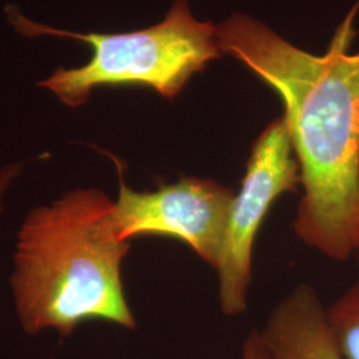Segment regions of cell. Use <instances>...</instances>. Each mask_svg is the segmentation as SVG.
<instances>
[{"label":"cell","mask_w":359,"mask_h":359,"mask_svg":"<svg viewBox=\"0 0 359 359\" xmlns=\"http://www.w3.org/2000/svg\"><path fill=\"white\" fill-rule=\"evenodd\" d=\"M353 35L348 19L317 56L246 15L217 26L221 52L283 100L304 189L295 234L339 261L359 249V51L347 53Z\"/></svg>","instance_id":"6da1fadb"},{"label":"cell","mask_w":359,"mask_h":359,"mask_svg":"<svg viewBox=\"0 0 359 359\" xmlns=\"http://www.w3.org/2000/svg\"><path fill=\"white\" fill-rule=\"evenodd\" d=\"M114 205L102 191L80 189L28 215L11 278L27 333L52 327L69 335L92 320L136 327L121 283L130 244L116 237Z\"/></svg>","instance_id":"7a4b0ae2"},{"label":"cell","mask_w":359,"mask_h":359,"mask_svg":"<svg viewBox=\"0 0 359 359\" xmlns=\"http://www.w3.org/2000/svg\"><path fill=\"white\" fill-rule=\"evenodd\" d=\"M7 13L16 31L26 36L76 39L90 46L87 65L59 68L39 83L71 108L87 103L92 90L100 87H147L173 99L193 75L222 53L217 26L197 20L187 0H176L158 25L123 34L71 32L35 23L13 7Z\"/></svg>","instance_id":"3957f363"},{"label":"cell","mask_w":359,"mask_h":359,"mask_svg":"<svg viewBox=\"0 0 359 359\" xmlns=\"http://www.w3.org/2000/svg\"><path fill=\"white\" fill-rule=\"evenodd\" d=\"M301 185V170L283 117L258 136L246 163L240 192L234 194L217 265L219 302L228 316L248 308L252 252L257 234L273 203Z\"/></svg>","instance_id":"277c9868"},{"label":"cell","mask_w":359,"mask_h":359,"mask_svg":"<svg viewBox=\"0 0 359 359\" xmlns=\"http://www.w3.org/2000/svg\"><path fill=\"white\" fill-rule=\"evenodd\" d=\"M234 192L210 179L182 177L154 192H137L120 181L112 210L116 237L129 243L140 236L177 238L217 269Z\"/></svg>","instance_id":"5b68a950"},{"label":"cell","mask_w":359,"mask_h":359,"mask_svg":"<svg viewBox=\"0 0 359 359\" xmlns=\"http://www.w3.org/2000/svg\"><path fill=\"white\" fill-rule=\"evenodd\" d=\"M261 335L273 359H341L326 310L310 286H298L283 299Z\"/></svg>","instance_id":"8992f818"},{"label":"cell","mask_w":359,"mask_h":359,"mask_svg":"<svg viewBox=\"0 0 359 359\" xmlns=\"http://www.w3.org/2000/svg\"><path fill=\"white\" fill-rule=\"evenodd\" d=\"M326 318L339 358L359 359V306L332 305Z\"/></svg>","instance_id":"52a82bcc"},{"label":"cell","mask_w":359,"mask_h":359,"mask_svg":"<svg viewBox=\"0 0 359 359\" xmlns=\"http://www.w3.org/2000/svg\"><path fill=\"white\" fill-rule=\"evenodd\" d=\"M243 359H273L264 344L261 332L253 330L246 337L243 345Z\"/></svg>","instance_id":"ba28073f"},{"label":"cell","mask_w":359,"mask_h":359,"mask_svg":"<svg viewBox=\"0 0 359 359\" xmlns=\"http://www.w3.org/2000/svg\"><path fill=\"white\" fill-rule=\"evenodd\" d=\"M20 170H22V165L19 163L0 169V210H1V200H3L4 192L10 187L11 181L20 173Z\"/></svg>","instance_id":"9c48e42d"},{"label":"cell","mask_w":359,"mask_h":359,"mask_svg":"<svg viewBox=\"0 0 359 359\" xmlns=\"http://www.w3.org/2000/svg\"><path fill=\"white\" fill-rule=\"evenodd\" d=\"M351 289L355 292V293H358L359 294V276H358V280L355 281V283L351 286Z\"/></svg>","instance_id":"30bf717a"}]
</instances>
